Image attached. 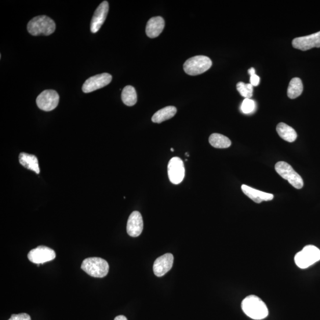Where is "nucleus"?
Instances as JSON below:
<instances>
[{
	"mask_svg": "<svg viewBox=\"0 0 320 320\" xmlns=\"http://www.w3.org/2000/svg\"><path fill=\"white\" fill-rule=\"evenodd\" d=\"M177 112V109L174 106H167L160 109L152 116V121L160 123L174 117Z\"/></svg>",
	"mask_w": 320,
	"mask_h": 320,
	"instance_id": "obj_19",
	"label": "nucleus"
},
{
	"mask_svg": "<svg viewBox=\"0 0 320 320\" xmlns=\"http://www.w3.org/2000/svg\"><path fill=\"white\" fill-rule=\"evenodd\" d=\"M242 190L244 194L257 203H260L263 201H270L274 198V195L256 190L246 184L242 185Z\"/></svg>",
	"mask_w": 320,
	"mask_h": 320,
	"instance_id": "obj_15",
	"label": "nucleus"
},
{
	"mask_svg": "<svg viewBox=\"0 0 320 320\" xmlns=\"http://www.w3.org/2000/svg\"><path fill=\"white\" fill-rule=\"evenodd\" d=\"M144 223L143 217L138 211H134L128 218L127 223V232L130 237H137L143 232Z\"/></svg>",
	"mask_w": 320,
	"mask_h": 320,
	"instance_id": "obj_14",
	"label": "nucleus"
},
{
	"mask_svg": "<svg viewBox=\"0 0 320 320\" xmlns=\"http://www.w3.org/2000/svg\"><path fill=\"white\" fill-rule=\"evenodd\" d=\"M186 156H188V157H189V155L188 152H186Z\"/></svg>",
	"mask_w": 320,
	"mask_h": 320,
	"instance_id": "obj_30",
	"label": "nucleus"
},
{
	"mask_svg": "<svg viewBox=\"0 0 320 320\" xmlns=\"http://www.w3.org/2000/svg\"><path fill=\"white\" fill-rule=\"evenodd\" d=\"M210 145L216 148H227L231 145V141L227 137L220 134H213L209 138Z\"/></svg>",
	"mask_w": 320,
	"mask_h": 320,
	"instance_id": "obj_22",
	"label": "nucleus"
},
{
	"mask_svg": "<svg viewBox=\"0 0 320 320\" xmlns=\"http://www.w3.org/2000/svg\"><path fill=\"white\" fill-rule=\"evenodd\" d=\"M19 162L25 168L37 174L40 173L38 159L35 155L21 152L19 155Z\"/></svg>",
	"mask_w": 320,
	"mask_h": 320,
	"instance_id": "obj_17",
	"label": "nucleus"
},
{
	"mask_svg": "<svg viewBox=\"0 0 320 320\" xmlns=\"http://www.w3.org/2000/svg\"><path fill=\"white\" fill-rule=\"evenodd\" d=\"M109 10V5L107 1L103 2L98 6L91 21L90 29L91 32L93 34L99 31L100 28L102 26L106 19Z\"/></svg>",
	"mask_w": 320,
	"mask_h": 320,
	"instance_id": "obj_12",
	"label": "nucleus"
},
{
	"mask_svg": "<svg viewBox=\"0 0 320 320\" xmlns=\"http://www.w3.org/2000/svg\"><path fill=\"white\" fill-rule=\"evenodd\" d=\"M174 262V257L172 254L167 253L159 257L154 261L153 271L155 276L158 277L166 275L172 268Z\"/></svg>",
	"mask_w": 320,
	"mask_h": 320,
	"instance_id": "obj_13",
	"label": "nucleus"
},
{
	"mask_svg": "<svg viewBox=\"0 0 320 320\" xmlns=\"http://www.w3.org/2000/svg\"><path fill=\"white\" fill-rule=\"evenodd\" d=\"M238 92L245 99H250L253 96V86L249 84H246L243 82H239L237 85Z\"/></svg>",
	"mask_w": 320,
	"mask_h": 320,
	"instance_id": "obj_23",
	"label": "nucleus"
},
{
	"mask_svg": "<svg viewBox=\"0 0 320 320\" xmlns=\"http://www.w3.org/2000/svg\"><path fill=\"white\" fill-rule=\"evenodd\" d=\"M121 97L123 103L126 106H132L137 102L136 90L131 86H127L123 89Z\"/></svg>",
	"mask_w": 320,
	"mask_h": 320,
	"instance_id": "obj_21",
	"label": "nucleus"
},
{
	"mask_svg": "<svg viewBox=\"0 0 320 320\" xmlns=\"http://www.w3.org/2000/svg\"><path fill=\"white\" fill-rule=\"evenodd\" d=\"M9 320H31V317L26 313H21L13 314Z\"/></svg>",
	"mask_w": 320,
	"mask_h": 320,
	"instance_id": "obj_25",
	"label": "nucleus"
},
{
	"mask_svg": "<svg viewBox=\"0 0 320 320\" xmlns=\"http://www.w3.org/2000/svg\"><path fill=\"white\" fill-rule=\"evenodd\" d=\"M260 78L256 74L250 75V82L253 87H256L259 85Z\"/></svg>",
	"mask_w": 320,
	"mask_h": 320,
	"instance_id": "obj_26",
	"label": "nucleus"
},
{
	"mask_svg": "<svg viewBox=\"0 0 320 320\" xmlns=\"http://www.w3.org/2000/svg\"><path fill=\"white\" fill-rule=\"evenodd\" d=\"M174 151V149H173V148H171V151L173 152Z\"/></svg>",
	"mask_w": 320,
	"mask_h": 320,
	"instance_id": "obj_29",
	"label": "nucleus"
},
{
	"mask_svg": "<svg viewBox=\"0 0 320 320\" xmlns=\"http://www.w3.org/2000/svg\"><path fill=\"white\" fill-rule=\"evenodd\" d=\"M185 169L182 159L173 157L170 160L168 165L169 180L174 184H180L184 179Z\"/></svg>",
	"mask_w": 320,
	"mask_h": 320,
	"instance_id": "obj_10",
	"label": "nucleus"
},
{
	"mask_svg": "<svg viewBox=\"0 0 320 320\" xmlns=\"http://www.w3.org/2000/svg\"><path fill=\"white\" fill-rule=\"evenodd\" d=\"M275 170L283 179L288 180L294 188L297 189L303 188L304 181L301 176L288 163L284 162H279L276 163Z\"/></svg>",
	"mask_w": 320,
	"mask_h": 320,
	"instance_id": "obj_6",
	"label": "nucleus"
},
{
	"mask_svg": "<svg viewBox=\"0 0 320 320\" xmlns=\"http://www.w3.org/2000/svg\"><path fill=\"white\" fill-rule=\"evenodd\" d=\"M82 270L94 278H102L109 273V266L107 261L100 257H89L83 260Z\"/></svg>",
	"mask_w": 320,
	"mask_h": 320,
	"instance_id": "obj_3",
	"label": "nucleus"
},
{
	"mask_svg": "<svg viewBox=\"0 0 320 320\" xmlns=\"http://www.w3.org/2000/svg\"><path fill=\"white\" fill-rule=\"evenodd\" d=\"M320 260V250L313 245H308L295 256V262L300 269H307Z\"/></svg>",
	"mask_w": 320,
	"mask_h": 320,
	"instance_id": "obj_4",
	"label": "nucleus"
},
{
	"mask_svg": "<svg viewBox=\"0 0 320 320\" xmlns=\"http://www.w3.org/2000/svg\"><path fill=\"white\" fill-rule=\"evenodd\" d=\"M292 43L294 48L303 51L313 48H320V31L314 34L294 39Z\"/></svg>",
	"mask_w": 320,
	"mask_h": 320,
	"instance_id": "obj_11",
	"label": "nucleus"
},
{
	"mask_svg": "<svg viewBox=\"0 0 320 320\" xmlns=\"http://www.w3.org/2000/svg\"><path fill=\"white\" fill-rule=\"evenodd\" d=\"M165 21L160 16L152 17L148 20L146 26V34L149 38H157L163 32Z\"/></svg>",
	"mask_w": 320,
	"mask_h": 320,
	"instance_id": "obj_16",
	"label": "nucleus"
},
{
	"mask_svg": "<svg viewBox=\"0 0 320 320\" xmlns=\"http://www.w3.org/2000/svg\"><path fill=\"white\" fill-rule=\"evenodd\" d=\"M276 131L280 137L289 143H293L297 138L296 130L285 123H279L276 126Z\"/></svg>",
	"mask_w": 320,
	"mask_h": 320,
	"instance_id": "obj_18",
	"label": "nucleus"
},
{
	"mask_svg": "<svg viewBox=\"0 0 320 320\" xmlns=\"http://www.w3.org/2000/svg\"><path fill=\"white\" fill-rule=\"evenodd\" d=\"M59 94L54 90H46L39 94L36 104L42 111L49 112L56 109L59 103Z\"/></svg>",
	"mask_w": 320,
	"mask_h": 320,
	"instance_id": "obj_7",
	"label": "nucleus"
},
{
	"mask_svg": "<svg viewBox=\"0 0 320 320\" xmlns=\"http://www.w3.org/2000/svg\"><path fill=\"white\" fill-rule=\"evenodd\" d=\"M248 72L250 75L256 74L255 69H254V68H251L249 69Z\"/></svg>",
	"mask_w": 320,
	"mask_h": 320,
	"instance_id": "obj_28",
	"label": "nucleus"
},
{
	"mask_svg": "<svg viewBox=\"0 0 320 320\" xmlns=\"http://www.w3.org/2000/svg\"><path fill=\"white\" fill-rule=\"evenodd\" d=\"M56 29L55 21L46 16L35 17L28 24V31L33 36H48L52 34Z\"/></svg>",
	"mask_w": 320,
	"mask_h": 320,
	"instance_id": "obj_2",
	"label": "nucleus"
},
{
	"mask_svg": "<svg viewBox=\"0 0 320 320\" xmlns=\"http://www.w3.org/2000/svg\"><path fill=\"white\" fill-rule=\"evenodd\" d=\"M212 62L206 56H198L189 58L183 65L186 74L198 75L208 71L212 67Z\"/></svg>",
	"mask_w": 320,
	"mask_h": 320,
	"instance_id": "obj_5",
	"label": "nucleus"
},
{
	"mask_svg": "<svg viewBox=\"0 0 320 320\" xmlns=\"http://www.w3.org/2000/svg\"><path fill=\"white\" fill-rule=\"evenodd\" d=\"M242 308L248 317L254 319H263L269 314L266 305L256 296H249L245 298L242 303Z\"/></svg>",
	"mask_w": 320,
	"mask_h": 320,
	"instance_id": "obj_1",
	"label": "nucleus"
},
{
	"mask_svg": "<svg viewBox=\"0 0 320 320\" xmlns=\"http://www.w3.org/2000/svg\"><path fill=\"white\" fill-rule=\"evenodd\" d=\"M256 104L251 99H245L243 100L241 106V110L245 114H249L255 110Z\"/></svg>",
	"mask_w": 320,
	"mask_h": 320,
	"instance_id": "obj_24",
	"label": "nucleus"
},
{
	"mask_svg": "<svg viewBox=\"0 0 320 320\" xmlns=\"http://www.w3.org/2000/svg\"><path fill=\"white\" fill-rule=\"evenodd\" d=\"M112 76L109 73L97 74L87 79L82 87L84 93H89L103 88L112 82Z\"/></svg>",
	"mask_w": 320,
	"mask_h": 320,
	"instance_id": "obj_9",
	"label": "nucleus"
},
{
	"mask_svg": "<svg viewBox=\"0 0 320 320\" xmlns=\"http://www.w3.org/2000/svg\"><path fill=\"white\" fill-rule=\"evenodd\" d=\"M56 253L49 247L39 246L32 249L28 254V258L32 263L40 264H43L56 259Z\"/></svg>",
	"mask_w": 320,
	"mask_h": 320,
	"instance_id": "obj_8",
	"label": "nucleus"
},
{
	"mask_svg": "<svg viewBox=\"0 0 320 320\" xmlns=\"http://www.w3.org/2000/svg\"><path fill=\"white\" fill-rule=\"evenodd\" d=\"M303 90V84L302 80L300 78H294L290 80L287 94L290 99H295L301 96Z\"/></svg>",
	"mask_w": 320,
	"mask_h": 320,
	"instance_id": "obj_20",
	"label": "nucleus"
},
{
	"mask_svg": "<svg viewBox=\"0 0 320 320\" xmlns=\"http://www.w3.org/2000/svg\"><path fill=\"white\" fill-rule=\"evenodd\" d=\"M114 320H128L126 317L123 315H119L116 317Z\"/></svg>",
	"mask_w": 320,
	"mask_h": 320,
	"instance_id": "obj_27",
	"label": "nucleus"
}]
</instances>
